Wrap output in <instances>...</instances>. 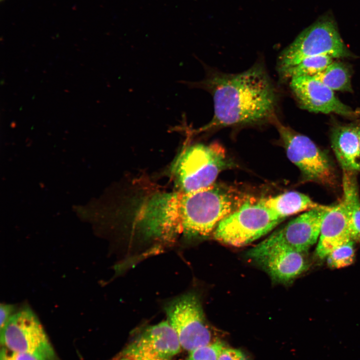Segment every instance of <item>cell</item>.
<instances>
[{"label": "cell", "instance_id": "obj_1", "mask_svg": "<svg viewBox=\"0 0 360 360\" xmlns=\"http://www.w3.org/2000/svg\"><path fill=\"white\" fill-rule=\"evenodd\" d=\"M244 200L237 188L216 182L192 192H156L138 207L134 224L144 236L164 242L180 235L204 238Z\"/></svg>", "mask_w": 360, "mask_h": 360}, {"label": "cell", "instance_id": "obj_2", "mask_svg": "<svg viewBox=\"0 0 360 360\" xmlns=\"http://www.w3.org/2000/svg\"><path fill=\"white\" fill-rule=\"evenodd\" d=\"M190 88L206 90L212 96L214 115L202 132L228 126L254 124L276 119V90L260 64L236 74L214 72L208 68L200 82L180 81Z\"/></svg>", "mask_w": 360, "mask_h": 360}, {"label": "cell", "instance_id": "obj_3", "mask_svg": "<svg viewBox=\"0 0 360 360\" xmlns=\"http://www.w3.org/2000/svg\"><path fill=\"white\" fill-rule=\"evenodd\" d=\"M231 164L220 144H194L180 152L170 172L176 190L192 192L214 184L220 173Z\"/></svg>", "mask_w": 360, "mask_h": 360}, {"label": "cell", "instance_id": "obj_4", "mask_svg": "<svg viewBox=\"0 0 360 360\" xmlns=\"http://www.w3.org/2000/svg\"><path fill=\"white\" fill-rule=\"evenodd\" d=\"M284 220L259 199L250 196L218 223L212 236L222 244L243 246L266 234Z\"/></svg>", "mask_w": 360, "mask_h": 360}, {"label": "cell", "instance_id": "obj_5", "mask_svg": "<svg viewBox=\"0 0 360 360\" xmlns=\"http://www.w3.org/2000/svg\"><path fill=\"white\" fill-rule=\"evenodd\" d=\"M321 55L333 58L350 56L334 22L328 16L322 17L304 30L280 54L278 59V71L282 76L304 59Z\"/></svg>", "mask_w": 360, "mask_h": 360}, {"label": "cell", "instance_id": "obj_6", "mask_svg": "<svg viewBox=\"0 0 360 360\" xmlns=\"http://www.w3.org/2000/svg\"><path fill=\"white\" fill-rule=\"evenodd\" d=\"M288 158L300 170L303 179L331 186L336 181V172L328 156L308 137L274 121Z\"/></svg>", "mask_w": 360, "mask_h": 360}, {"label": "cell", "instance_id": "obj_7", "mask_svg": "<svg viewBox=\"0 0 360 360\" xmlns=\"http://www.w3.org/2000/svg\"><path fill=\"white\" fill-rule=\"evenodd\" d=\"M0 332L2 346L38 360H58L40 320L28 307L16 312Z\"/></svg>", "mask_w": 360, "mask_h": 360}, {"label": "cell", "instance_id": "obj_8", "mask_svg": "<svg viewBox=\"0 0 360 360\" xmlns=\"http://www.w3.org/2000/svg\"><path fill=\"white\" fill-rule=\"evenodd\" d=\"M164 309L182 348L190 352L215 342L196 294L190 292L176 298Z\"/></svg>", "mask_w": 360, "mask_h": 360}, {"label": "cell", "instance_id": "obj_9", "mask_svg": "<svg viewBox=\"0 0 360 360\" xmlns=\"http://www.w3.org/2000/svg\"><path fill=\"white\" fill-rule=\"evenodd\" d=\"M304 252L279 244L261 242L249 250L247 256L254 260L278 283L288 284L308 268Z\"/></svg>", "mask_w": 360, "mask_h": 360}, {"label": "cell", "instance_id": "obj_10", "mask_svg": "<svg viewBox=\"0 0 360 360\" xmlns=\"http://www.w3.org/2000/svg\"><path fill=\"white\" fill-rule=\"evenodd\" d=\"M182 348L176 332L166 321L146 328L120 356L132 360H172Z\"/></svg>", "mask_w": 360, "mask_h": 360}, {"label": "cell", "instance_id": "obj_11", "mask_svg": "<svg viewBox=\"0 0 360 360\" xmlns=\"http://www.w3.org/2000/svg\"><path fill=\"white\" fill-rule=\"evenodd\" d=\"M332 206L306 211L276 230L264 240L265 244H279L306 252L320 236L322 220Z\"/></svg>", "mask_w": 360, "mask_h": 360}, {"label": "cell", "instance_id": "obj_12", "mask_svg": "<svg viewBox=\"0 0 360 360\" xmlns=\"http://www.w3.org/2000/svg\"><path fill=\"white\" fill-rule=\"evenodd\" d=\"M290 87L301 106L310 112L344 116L354 114L335 96L334 90L313 76L292 78Z\"/></svg>", "mask_w": 360, "mask_h": 360}, {"label": "cell", "instance_id": "obj_13", "mask_svg": "<svg viewBox=\"0 0 360 360\" xmlns=\"http://www.w3.org/2000/svg\"><path fill=\"white\" fill-rule=\"evenodd\" d=\"M351 240L347 208L342 198L332 206L322 220L316 254L320 258H326L334 250Z\"/></svg>", "mask_w": 360, "mask_h": 360}, {"label": "cell", "instance_id": "obj_14", "mask_svg": "<svg viewBox=\"0 0 360 360\" xmlns=\"http://www.w3.org/2000/svg\"><path fill=\"white\" fill-rule=\"evenodd\" d=\"M358 127L338 126L332 129V150L343 171L356 172L360 170V146Z\"/></svg>", "mask_w": 360, "mask_h": 360}, {"label": "cell", "instance_id": "obj_15", "mask_svg": "<svg viewBox=\"0 0 360 360\" xmlns=\"http://www.w3.org/2000/svg\"><path fill=\"white\" fill-rule=\"evenodd\" d=\"M259 200L267 208L284 220L302 211L325 206L314 202L308 196L296 191H288Z\"/></svg>", "mask_w": 360, "mask_h": 360}, {"label": "cell", "instance_id": "obj_16", "mask_svg": "<svg viewBox=\"0 0 360 360\" xmlns=\"http://www.w3.org/2000/svg\"><path fill=\"white\" fill-rule=\"evenodd\" d=\"M355 174L343 171L342 198L347 208L352 240L360 242V199Z\"/></svg>", "mask_w": 360, "mask_h": 360}, {"label": "cell", "instance_id": "obj_17", "mask_svg": "<svg viewBox=\"0 0 360 360\" xmlns=\"http://www.w3.org/2000/svg\"><path fill=\"white\" fill-rule=\"evenodd\" d=\"M313 77L332 90L352 92L350 72L343 62H333Z\"/></svg>", "mask_w": 360, "mask_h": 360}, {"label": "cell", "instance_id": "obj_18", "mask_svg": "<svg viewBox=\"0 0 360 360\" xmlns=\"http://www.w3.org/2000/svg\"><path fill=\"white\" fill-rule=\"evenodd\" d=\"M333 58L326 55L307 58L288 70L282 77L292 78L298 76H314L333 62Z\"/></svg>", "mask_w": 360, "mask_h": 360}, {"label": "cell", "instance_id": "obj_19", "mask_svg": "<svg viewBox=\"0 0 360 360\" xmlns=\"http://www.w3.org/2000/svg\"><path fill=\"white\" fill-rule=\"evenodd\" d=\"M326 258L328 264L331 268H340L350 266L355 258L354 242L351 240L337 248Z\"/></svg>", "mask_w": 360, "mask_h": 360}, {"label": "cell", "instance_id": "obj_20", "mask_svg": "<svg viewBox=\"0 0 360 360\" xmlns=\"http://www.w3.org/2000/svg\"><path fill=\"white\" fill-rule=\"evenodd\" d=\"M225 347L224 343L216 340L190 352L185 360H218L221 352Z\"/></svg>", "mask_w": 360, "mask_h": 360}, {"label": "cell", "instance_id": "obj_21", "mask_svg": "<svg viewBox=\"0 0 360 360\" xmlns=\"http://www.w3.org/2000/svg\"><path fill=\"white\" fill-rule=\"evenodd\" d=\"M0 360H38L34 356L25 353L11 350L2 346L0 352Z\"/></svg>", "mask_w": 360, "mask_h": 360}, {"label": "cell", "instance_id": "obj_22", "mask_svg": "<svg viewBox=\"0 0 360 360\" xmlns=\"http://www.w3.org/2000/svg\"><path fill=\"white\" fill-rule=\"evenodd\" d=\"M15 306L12 304H1L0 306V330L16 313Z\"/></svg>", "mask_w": 360, "mask_h": 360}, {"label": "cell", "instance_id": "obj_23", "mask_svg": "<svg viewBox=\"0 0 360 360\" xmlns=\"http://www.w3.org/2000/svg\"><path fill=\"white\" fill-rule=\"evenodd\" d=\"M218 360H247L240 350L225 347L221 352Z\"/></svg>", "mask_w": 360, "mask_h": 360}, {"label": "cell", "instance_id": "obj_24", "mask_svg": "<svg viewBox=\"0 0 360 360\" xmlns=\"http://www.w3.org/2000/svg\"><path fill=\"white\" fill-rule=\"evenodd\" d=\"M115 360H132L126 358H125V357H124V356H120L119 358H116Z\"/></svg>", "mask_w": 360, "mask_h": 360}, {"label": "cell", "instance_id": "obj_25", "mask_svg": "<svg viewBox=\"0 0 360 360\" xmlns=\"http://www.w3.org/2000/svg\"><path fill=\"white\" fill-rule=\"evenodd\" d=\"M358 140H359V143H360V126L358 127Z\"/></svg>", "mask_w": 360, "mask_h": 360}]
</instances>
